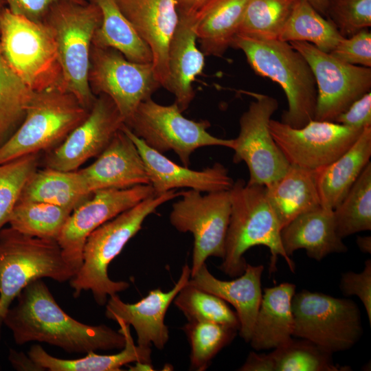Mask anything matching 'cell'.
I'll use <instances>...</instances> for the list:
<instances>
[{"label": "cell", "instance_id": "obj_9", "mask_svg": "<svg viewBox=\"0 0 371 371\" xmlns=\"http://www.w3.org/2000/svg\"><path fill=\"white\" fill-rule=\"evenodd\" d=\"M293 336L329 354L352 348L361 338L360 310L352 300L302 290L292 299Z\"/></svg>", "mask_w": 371, "mask_h": 371}, {"label": "cell", "instance_id": "obj_47", "mask_svg": "<svg viewBox=\"0 0 371 371\" xmlns=\"http://www.w3.org/2000/svg\"><path fill=\"white\" fill-rule=\"evenodd\" d=\"M8 359L12 366L18 370H40L29 356L10 350Z\"/></svg>", "mask_w": 371, "mask_h": 371}, {"label": "cell", "instance_id": "obj_7", "mask_svg": "<svg viewBox=\"0 0 371 371\" xmlns=\"http://www.w3.org/2000/svg\"><path fill=\"white\" fill-rule=\"evenodd\" d=\"M75 269L65 260L57 240L21 234L10 227L0 230V332L3 318L30 282L49 278L69 281Z\"/></svg>", "mask_w": 371, "mask_h": 371}, {"label": "cell", "instance_id": "obj_52", "mask_svg": "<svg viewBox=\"0 0 371 371\" xmlns=\"http://www.w3.org/2000/svg\"><path fill=\"white\" fill-rule=\"evenodd\" d=\"M87 1H89V0H87Z\"/></svg>", "mask_w": 371, "mask_h": 371}, {"label": "cell", "instance_id": "obj_31", "mask_svg": "<svg viewBox=\"0 0 371 371\" xmlns=\"http://www.w3.org/2000/svg\"><path fill=\"white\" fill-rule=\"evenodd\" d=\"M89 1L95 3L102 12V21L94 34L93 45L114 49L132 62L152 63L148 46L122 14L116 0Z\"/></svg>", "mask_w": 371, "mask_h": 371}, {"label": "cell", "instance_id": "obj_37", "mask_svg": "<svg viewBox=\"0 0 371 371\" xmlns=\"http://www.w3.org/2000/svg\"><path fill=\"white\" fill-rule=\"evenodd\" d=\"M173 302L188 321L215 322L239 330L237 314L226 302L188 282L178 293Z\"/></svg>", "mask_w": 371, "mask_h": 371}, {"label": "cell", "instance_id": "obj_15", "mask_svg": "<svg viewBox=\"0 0 371 371\" xmlns=\"http://www.w3.org/2000/svg\"><path fill=\"white\" fill-rule=\"evenodd\" d=\"M269 128L289 164L310 170H318L339 157L363 130L315 120L296 128L272 119Z\"/></svg>", "mask_w": 371, "mask_h": 371}, {"label": "cell", "instance_id": "obj_13", "mask_svg": "<svg viewBox=\"0 0 371 371\" xmlns=\"http://www.w3.org/2000/svg\"><path fill=\"white\" fill-rule=\"evenodd\" d=\"M247 93L255 100L240 117L239 133L234 139L233 162L245 163L249 172L247 183L268 186L282 177L290 166L269 128L278 102L268 95Z\"/></svg>", "mask_w": 371, "mask_h": 371}, {"label": "cell", "instance_id": "obj_28", "mask_svg": "<svg viewBox=\"0 0 371 371\" xmlns=\"http://www.w3.org/2000/svg\"><path fill=\"white\" fill-rule=\"evenodd\" d=\"M371 157V126L329 165L317 170V188L323 207L333 210L345 197Z\"/></svg>", "mask_w": 371, "mask_h": 371}, {"label": "cell", "instance_id": "obj_22", "mask_svg": "<svg viewBox=\"0 0 371 371\" xmlns=\"http://www.w3.org/2000/svg\"><path fill=\"white\" fill-rule=\"evenodd\" d=\"M197 11L179 14V21L170 42L168 54L167 89L183 112L192 102L193 82L203 74L205 55L196 46Z\"/></svg>", "mask_w": 371, "mask_h": 371}, {"label": "cell", "instance_id": "obj_49", "mask_svg": "<svg viewBox=\"0 0 371 371\" xmlns=\"http://www.w3.org/2000/svg\"><path fill=\"white\" fill-rule=\"evenodd\" d=\"M308 2L319 14L327 17L328 0H304Z\"/></svg>", "mask_w": 371, "mask_h": 371}, {"label": "cell", "instance_id": "obj_26", "mask_svg": "<svg viewBox=\"0 0 371 371\" xmlns=\"http://www.w3.org/2000/svg\"><path fill=\"white\" fill-rule=\"evenodd\" d=\"M119 330L124 335L125 344L120 352L113 355H99L95 351L85 357L74 359H64L48 354L38 344L32 346L27 355L40 370L50 371H119L129 363H143L151 365L150 347L135 345L130 331V326L118 321Z\"/></svg>", "mask_w": 371, "mask_h": 371}, {"label": "cell", "instance_id": "obj_24", "mask_svg": "<svg viewBox=\"0 0 371 371\" xmlns=\"http://www.w3.org/2000/svg\"><path fill=\"white\" fill-rule=\"evenodd\" d=\"M283 248L288 256L300 249L320 261L333 253H345L347 246L337 234L333 210L322 206L305 212L285 225L280 232Z\"/></svg>", "mask_w": 371, "mask_h": 371}, {"label": "cell", "instance_id": "obj_42", "mask_svg": "<svg viewBox=\"0 0 371 371\" xmlns=\"http://www.w3.org/2000/svg\"><path fill=\"white\" fill-rule=\"evenodd\" d=\"M337 59L354 65L371 67V32L363 29L342 38L330 52Z\"/></svg>", "mask_w": 371, "mask_h": 371}, {"label": "cell", "instance_id": "obj_44", "mask_svg": "<svg viewBox=\"0 0 371 371\" xmlns=\"http://www.w3.org/2000/svg\"><path fill=\"white\" fill-rule=\"evenodd\" d=\"M334 122L353 128L363 129L371 126V92L355 101Z\"/></svg>", "mask_w": 371, "mask_h": 371}, {"label": "cell", "instance_id": "obj_14", "mask_svg": "<svg viewBox=\"0 0 371 371\" xmlns=\"http://www.w3.org/2000/svg\"><path fill=\"white\" fill-rule=\"evenodd\" d=\"M289 43L304 56L314 75L317 91L315 120L334 122L370 91V67L344 63L307 42Z\"/></svg>", "mask_w": 371, "mask_h": 371}, {"label": "cell", "instance_id": "obj_43", "mask_svg": "<svg viewBox=\"0 0 371 371\" xmlns=\"http://www.w3.org/2000/svg\"><path fill=\"white\" fill-rule=\"evenodd\" d=\"M339 288L345 296L357 295L363 304L371 324V260L365 262L360 273L347 271L341 275Z\"/></svg>", "mask_w": 371, "mask_h": 371}, {"label": "cell", "instance_id": "obj_27", "mask_svg": "<svg viewBox=\"0 0 371 371\" xmlns=\"http://www.w3.org/2000/svg\"><path fill=\"white\" fill-rule=\"evenodd\" d=\"M317 170L291 165L284 175L265 186L267 199L281 228L297 216L321 205Z\"/></svg>", "mask_w": 371, "mask_h": 371}, {"label": "cell", "instance_id": "obj_1", "mask_svg": "<svg viewBox=\"0 0 371 371\" xmlns=\"http://www.w3.org/2000/svg\"><path fill=\"white\" fill-rule=\"evenodd\" d=\"M17 303L6 311L3 324L19 345L46 343L69 353L121 350L124 335L106 325H89L75 319L57 304L46 284L38 279L16 297Z\"/></svg>", "mask_w": 371, "mask_h": 371}, {"label": "cell", "instance_id": "obj_38", "mask_svg": "<svg viewBox=\"0 0 371 371\" xmlns=\"http://www.w3.org/2000/svg\"><path fill=\"white\" fill-rule=\"evenodd\" d=\"M183 330L191 347L190 368L203 371L218 352L233 340L238 330L215 322L188 321Z\"/></svg>", "mask_w": 371, "mask_h": 371}, {"label": "cell", "instance_id": "obj_35", "mask_svg": "<svg viewBox=\"0 0 371 371\" xmlns=\"http://www.w3.org/2000/svg\"><path fill=\"white\" fill-rule=\"evenodd\" d=\"M71 213L67 209L49 203L18 201L8 224L21 234L57 240Z\"/></svg>", "mask_w": 371, "mask_h": 371}, {"label": "cell", "instance_id": "obj_3", "mask_svg": "<svg viewBox=\"0 0 371 371\" xmlns=\"http://www.w3.org/2000/svg\"><path fill=\"white\" fill-rule=\"evenodd\" d=\"M229 194L231 213L220 270L232 278L239 276L247 265L244 254L251 247L262 245L271 253L270 273L276 271L279 256L293 272L295 263L283 248L282 228L267 199L265 186L238 179Z\"/></svg>", "mask_w": 371, "mask_h": 371}, {"label": "cell", "instance_id": "obj_17", "mask_svg": "<svg viewBox=\"0 0 371 371\" xmlns=\"http://www.w3.org/2000/svg\"><path fill=\"white\" fill-rule=\"evenodd\" d=\"M124 124L112 100L104 94L97 95L86 119L59 145L47 152L45 168L78 170L90 158L98 157Z\"/></svg>", "mask_w": 371, "mask_h": 371}, {"label": "cell", "instance_id": "obj_12", "mask_svg": "<svg viewBox=\"0 0 371 371\" xmlns=\"http://www.w3.org/2000/svg\"><path fill=\"white\" fill-rule=\"evenodd\" d=\"M89 83L93 93L109 97L124 124L138 106L161 87L152 63H139L126 58L120 52L92 44Z\"/></svg>", "mask_w": 371, "mask_h": 371}, {"label": "cell", "instance_id": "obj_50", "mask_svg": "<svg viewBox=\"0 0 371 371\" xmlns=\"http://www.w3.org/2000/svg\"><path fill=\"white\" fill-rule=\"evenodd\" d=\"M357 245L361 252L366 254L371 253V237L367 236H357L356 240Z\"/></svg>", "mask_w": 371, "mask_h": 371}, {"label": "cell", "instance_id": "obj_39", "mask_svg": "<svg viewBox=\"0 0 371 371\" xmlns=\"http://www.w3.org/2000/svg\"><path fill=\"white\" fill-rule=\"evenodd\" d=\"M273 371H347L350 368L335 364L331 354L311 341L291 339L269 354Z\"/></svg>", "mask_w": 371, "mask_h": 371}, {"label": "cell", "instance_id": "obj_40", "mask_svg": "<svg viewBox=\"0 0 371 371\" xmlns=\"http://www.w3.org/2000/svg\"><path fill=\"white\" fill-rule=\"evenodd\" d=\"M39 154H30L0 164V230L8 223L23 188L38 169Z\"/></svg>", "mask_w": 371, "mask_h": 371}, {"label": "cell", "instance_id": "obj_45", "mask_svg": "<svg viewBox=\"0 0 371 371\" xmlns=\"http://www.w3.org/2000/svg\"><path fill=\"white\" fill-rule=\"evenodd\" d=\"M13 14L36 23H43L51 7L61 0H4Z\"/></svg>", "mask_w": 371, "mask_h": 371}, {"label": "cell", "instance_id": "obj_19", "mask_svg": "<svg viewBox=\"0 0 371 371\" xmlns=\"http://www.w3.org/2000/svg\"><path fill=\"white\" fill-rule=\"evenodd\" d=\"M122 128L133 142L142 157L154 194L183 188L201 192L229 190L232 188L234 181L221 164L216 163L201 170L180 166L148 146L125 124Z\"/></svg>", "mask_w": 371, "mask_h": 371}, {"label": "cell", "instance_id": "obj_21", "mask_svg": "<svg viewBox=\"0 0 371 371\" xmlns=\"http://www.w3.org/2000/svg\"><path fill=\"white\" fill-rule=\"evenodd\" d=\"M78 170L91 194L100 190L149 184L142 157L122 128L93 163Z\"/></svg>", "mask_w": 371, "mask_h": 371}, {"label": "cell", "instance_id": "obj_48", "mask_svg": "<svg viewBox=\"0 0 371 371\" xmlns=\"http://www.w3.org/2000/svg\"><path fill=\"white\" fill-rule=\"evenodd\" d=\"M207 0H177L179 14H188L197 11Z\"/></svg>", "mask_w": 371, "mask_h": 371}, {"label": "cell", "instance_id": "obj_33", "mask_svg": "<svg viewBox=\"0 0 371 371\" xmlns=\"http://www.w3.org/2000/svg\"><path fill=\"white\" fill-rule=\"evenodd\" d=\"M34 92L9 65L0 45V148L22 123Z\"/></svg>", "mask_w": 371, "mask_h": 371}, {"label": "cell", "instance_id": "obj_51", "mask_svg": "<svg viewBox=\"0 0 371 371\" xmlns=\"http://www.w3.org/2000/svg\"><path fill=\"white\" fill-rule=\"evenodd\" d=\"M5 5V3L4 0H0V7H3Z\"/></svg>", "mask_w": 371, "mask_h": 371}, {"label": "cell", "instance_id": "obj_34", "mask_svg": "<svg viewBox=\"0 0 371 371\" xmlns=\"http://www.w3.org/2000/svg\"><path fill=\"white\" fill-rule=\"evenodd\" d=\"M337 234L341 238L371 229V163L364 168L345 197L333 209Z\"/></svg>", "mask_w": 371, "mask_h": 371}, {"label": "cell", "instance_id": "obj_4", "mask_svg": "<svg viewBox=\"0 0 371 371\" xmlns=\"http://www.w3.org/2000/svg\"><path fill=\"white\" fill-rule=\"evenodd\" d=\"M232 47L245 54L254 71L277 82L285 93L288 109L281 121L302 128L315 120L317 91L313 71L304 56L289 43L262 41L237 34Z\"/></svg>", "mask_w": 371, "mask_h": 371}, {"label": "cell", "instance_id": "obj_46", "mask_svg": "<svg viewBox=\"0 0 371 371\" xmlns=\"http://www.w3.org/2000/svg\"><path fill=\"white\" fill-rule=\"evenodd\" d=\"M241 371H273V364L269 354H258L251 352L244 364L240 368Z\"/></svg>", "mask_w": 371, "mask_h": 371}, {"label": "cell", "instance_id": "obj_23", "mask_svg": "<svg viewBox=\"0 0 371 371\" xmlns=\"http://www.w3.org/2000/svg\"><path fill=\"white\" fill-rule=\"evenodd\" d=\"M264 267L246 265L244 272L232 280L214 277L205 263L190 277L188 283L214 294L231 304L236 309L240 322L239 333L249 342L262 300L261 277Z\"/></svg>", "mask_w": 371, "mask_h": 371}, {"label": "cell", "instance_id": "obj_6", "mask_svg": "<svg viewBox=\"0 0 371 371\" xmlns=\"http://www.w3.org/2000/svg\"><path fill=\"white\" fill-rule=\"evenodd\" d=\"M89 111L64 88L34 91L22 123L0 148V164L53 149L86 119Z\"/></svg>", "mask_w": 371, "mask_h": 371}, {"label": "cell", "instance_id": "obj_32", "mask_svg": "<svg viewBox=\"0 0 371 371\" xmlns=\"http://www.w3.org/2000/svg\"><path fill=\"white\" fill-rule=\"evenodd\" d=\"M342 38L330 19L319 14L306 1L296 0L278 40L307 42L330 53Z\"/></svg>", "mask_w": 371, "mask_h": 371}, {"label": "cell", "instance_id": "obj_5", "mask_svg": "<svg viewBox=\"0 0 371 371\" xmlns=\"http://www.w3.org/2000/svg\"><path fill=\"white\" fill-rule=\"evenodd\" d=\"M101 21L98 5L87 0H61L51 7L43 21L56 43L63 87L89 110L96 99L89 83L90 54Z\"/></svg>", "mask_w": 371, "mask_h": 371}, {"label": "cell", "instance_id": "obj_20", "mask_svg": "<svg viewBox=\"0 0 371 371\" xmlns=\"http://www.w3.org/2000/svg\"><path fill=\"white\" fill-rule=\"evenodd\" d=\"M126 18L148 46L155 76L166 89L168 54L179 21L177 0H116Z\"/></svg>", "mask_w": 371, "mask_h": 371}, {"label": "cell", "instance_id": "obj_36", "mask_svg": "<svg viewBox=\"0 0 371 371\" xmlns=\"http://www.w3.org/2000/svg\"><path fill=\"white\" fill-rule=\"evenodd\" d=\"M295 1L249 0L237 34L256 40H278Z\"/></svg>", "mask_w": 371, "mask_h": 371}, {"label": "cell", "instance_id": "obj_16", "mask_svg": "<svg viewBox=\"0 0 371 371\" xmlns=\"http://www.w3.org/2000/svg\"><path fill=\"white\" fill-rule=\"evenodd\" d=\"M154 194L150 184L94 192L69 216L57 239L65 260L77 271L88 236L104 223Z\"/></svg>", "mask_w": 371, "mask_h": 371}, {"label": "cell", "instance_id": "obj_29", "mask_svg": "<svg viewBox=\"0 0 371 371\" xmlns=\"http://www.w3.org/2000/svg\"><path fill=\"white\" fill-rule=\"evenodd\" d=\"M249 0H207L197 10L196 34L205 56L222 57L231 47Z\"/></svg>", "mask_w": 371, "mask_h": 371}, {"label": "cell", "instance_id": "obj_10", "mask_svg": "<svg viewBox=\"0 0 371 371\" xmlns=\"http://www.w3.org/2000/svg\"><path fill=\"white\" fill-rule=\"evenodd\" d=\"M182 113L176 102L162 105L150 98L140 103L125 125L150 148L161 153L174 151L187 167L192 154L199 148H233L234 139L219 138L207 131L209 121L188 119Z\"/></svg>", "mask_w": 371, "mask_h": 371}, {"label": "cell", "instance_id": "obj_2", "mask_svg": "<svg viewBox=\"0 0 371 371\" xmlns=\"http://www.w3.org/2000/svg\"><path fill=\"white\" fill-rule=\"evenodd\" d=\"M180 195L181 192L177 190L153 194L93 231L83 247L82 265L69 280L74 297L83 291H90L95 302L104 305L108 297L127 289L130 286L128 282L114 281L109 277V264L142 229L149 215Z\"/></svg>", "mask_w": 371, "mask_h": 371}, {"label": "cell", "instance_id": "obj_8", "mask_svg": "<svg viewBox=\"0 0 371 371\" xmlns=\"http://www.w3.org/2000/svg\"><path fill=\"white\" fill-rule=\"evenodd\" d=\"M0 45L18 76L34 91L63 87V75L54 37L43 23L0 9Z\"/></svg>", "mask_w": 371, "mask_h": 371}, {"label": "cell", "instance_id": "obj_30", "mask_svg": "<svg viewBox=\"0 0 371 371\" xmlns=\"http://www.w3.org/2000/svg\"><path fill=\"white\" fill-rule=\"evenodd\" d=\"M91 193L79 170L37 169L25 184L18 201L52 204L72 212Z\"/></svg>", "mask_w": 371, "mask_h": 371}, {"label": "cell", "instance_id": "obj_18", "mask_svg": "<svg viewBox=\"0 0 371 371\" xmlns=\"http://www.w3.org/2000/svg\"><path fill=\"white\" fill-rule=\"evenodd\" d=\"M190 276V267L186 263L179 280L170 291L151 290L134 304L125 303L117 294L113 295L106 303L105 315L116 322L122 321L132 326L137 336V345L150 347L153 344L161 350L169 339V330L164 322L166 311Z\"/></svg>", "mask_w": 371, "mask_h": 371}, {"label": "cell", "instance_id": "obj_25", "mask_svg": "<svg viewBox=\"0 0 371 371\" xmlns=\"http://www.w3.org/2000/svg\"><path fill=\"white\" fill-rule=\"evenodd\" d=\"M295 293V285L289 282L264 289L249 341L254 349L276 348L292 339V299Z\"/></svg>", "mask_w": 371, "mask_h": 371}, {"label": "cell", "instance_id": "obj_11", "mask_svg": "<svg viewBox=\"0 0 371 371\" xmlns=\"http://www.w3.org/2000/svg\"><path fill=\"white\" fill-rule=\"evenodd\" d=\"M170 214L171 225L180 232L194 236L191 276L210 256L223 258L231 213L229 190L207 192H181ZM190 276V277H191Z\"/></svg>", "mask_w": 371, "mask_h": 371}, {"label": "cell", "instance_id": "obj_41", "mask_svg": "<svg viewBox=\"0 0 371 371\" xmlns=\"http://www.w3.org/2000/svg\"><path fill=\"white\" fill-rule=\"evenodd\" d=\"M344 38L371 26V0H328L327 17Z\"/></svg>", "mask_w": 371, "mask_h": 371}]
</instances>
